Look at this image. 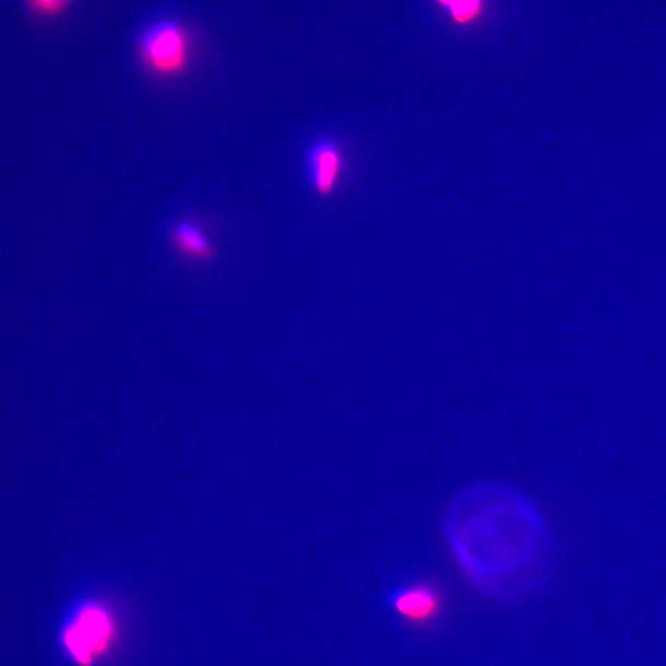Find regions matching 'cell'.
<instances>
[{
	"mask_svg": "<svg viewBox=\"0 0 666 666\" xmlns=\"http://www.w3.org/2000/svg\"><path fill=\"white\" fill-rule=\"evenodd\" d=\"M445 536L468 579L504 600L541 564L548 547L537 507L517 490L497 483L460 493L447 512Z\"/></svg>",
	"mask_w": 666,
	"mask_h": 666,
	"instance_id": "1",
	"label": "cell"
},
{
	"mask_svg": "<svg viewBox=\"0 0 666 666\" xmlns=\"http://www.w3.org/2000/svg\"><path fill=\"white\" fill-rule=\"evenodd\" d=\"M119 639L113 611L100 601L78 607L61 633V643L73 664L94 666L110 655Z\"/></svg>",
	"mask_w": 666,
	"mask_h": 666,
	"instance_id": "2",
	"label": "cell"
},
{
	"mask_svg": "<svg viewBox=\"0 0 666 666\" xmlns=\"http://www.w3.org/2000/svg\"><path fill=\"white\" fill-rule=\"evenodd\" d=\"M191 50L187 28L173 19L146 28L137 44V55L142 66L160 78L177 77L187 71Z\"/></svg>",
	"mask_w": 666,
	"mask_h": 666,
	"instance_id": "3",
	"label": "cell"
},
{
	"mask_svg": "<svg viewBox=\"0 0 666 666\" xmlns=\"http://www.w3.org/2000/svg\"><path fill=\"white\" fill-rule=\"evenodd\" d=\"M344 147L331 137L313 141L307 153L309 180L313 192L330 197L344 180L346 171Z\"/></svg>",
	"mask_w": 666,
	"mask_h": 666,
	"instance_id": "4",
	"label": "cell"
},
{
	"mask_svg": "<svg viewBox=\"0 0 666 666\" xmlns=\"http://www.w3.org/2000/svg\"><path fill=\"white\" fill-rule=\"evenodd\" d=\"M389 605L401 619L415 625H427L438 619L444 600L434 585L411 583L390 594Z\"/></svg>",
	"mask_w": 666,
	"mask_h": 666,
	"instance_id": "5",
	"label": "cell"
},
{
	"mask_svg": "<svg viewBox=\"0 0 666 666\" xmlns=\"http://www.w3.org/2000/svg\"><path fill=\"white\" fill-rule=\"evenodd\" d=\"M171 241L175 251L185 259L208 262L215 257L214 244L197 222L191 220L175 222L171 230Z\"/></svg>",
	"mask_w": 666,
	"mask_h": 666,
	"instance_id": "6",
	"label": "cell"
},
{
	"mask_svg": "<svg viewBox=\"0 0 666 666\" xmlns=\"http://www.w3.org/2000/svg\"><path fill=\"white\" fill-rule=\"evenodd\" d=\"M458 26L474 25L485 12V0H434Z\"/></svg>",
	"mask_w": 666,
	"mask_h": 666,
	"instance_id": "7",
	"label": "cell"
},
{
	"mask_svg": "<svg viewBox=\"0 0 666 666\" xmlns=\"http://www.w3.org/2000/svg\"><path fill=\"white\" fill-rule=\"evenodd\" d=\"M25 4L35 18L55 19L67 12L71 0H25Z\"/></svg>",
	"mask_w": 666,
	"mask_h": 666,
	"instance_id": "8",
	"label": "cell"
}]
</instances>
